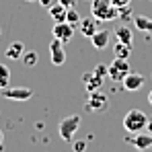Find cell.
<instances>
[{"label": "cell", "mask_w": 152, "mask_h": 152, "mask_svg": "<svg viewBox=\"0 0 152 152\" xmlns=\"http://www.w3.org/2000/svg\"><path fill=\"white\" fill-rule=\"evenodd\" d=\"M10 86V68L6 64H0V91Z\"/></svg>", "instance_id": "obj_18"}, {"label": "cell", "mask_w": 152, "mask_h": 152, "mask_svg": "<svg viewBox=\"0 0 152 152\" xmlns=\"http://www.w3.org/2000/svg\"><path fill=\"white\" fill-rule=\"evenodd\" d=\"M107 105H109V97L101 93V91H93V93H88V99H86V105H84V109L86 111H95V113H101L107 109Z\"/></svg>", "instance_id": "obj_5"}, {"label": "cell", "mask_w": 152, "mask_h": 152, "mask_svg": "<svg viewBox=\"0 0 152 152\" xmlns=\"http://www.w3.org/2000/svg\"><path fill=\"white\" fill-rule=\"evenodd\" d=\"M148 101L152 103V91H150V93H148Z\"/></svg>", "instance_id": "obj_28"}, {"label": "cell", "mask_w": 152, "mask_h": 152, "mask_svg": "<svg viewBox=\"0 0 152 152\" xmlns=\"http://www.w3.org/2000/svg\"><path fill=\"white\" fill-rule=\"evenodd\" d=\"M134 25L138 27L140 31H146V33H152V19H148V17L136 15V17H134Z\"/></svg>", "instance_id": "obj_17"}, {"label": "cell", "mask_w": 152, "mask_h": 152, "mask_svg": "<svg viewBox=\"0 0 152 152\" xmlns=\"http://www.w3.org/2000/svg\"><path fill=\"white\" fill-rule=\"evenodd\" d=\"M64 45L66 43H62L56 37H53V41L50 43V60H51L53 66H64V62H66V48Z\"/></svg>", "instance_id": "obj_7"}, {"label": "cell", "mask_w": 152, "mask_h": 152, "mask_svg": "<svg viewBox=\"0 0 152 152\" xmlns=\"http://www.w3.org/2000/svg\"><path fill=\"white\" fill-rule=\"evenodd\" d=\"M82 84L86 88V93H93V91H99L103 84V76L95 74V72H86L82 74Z\"/></svg>", "instance_id": "obj_11"}, {"label": "cell", "mask_w": 152, "mask_h": 152, "mask_svg": "<svg viewBox=\"0 0 152 152\" xmlns=\"http://www.w3.org/2000/svg\"><path fill=\"white\" fill-rule=\"evenodd\" d=\"M66 21H68L70 25L74 27V29H78L80 21H82V17H80V12L76 10L74 6H72V8H68V12H66Z\"/></svg>", "instance_id": "obj_20"}, {"label": "cell", "mask_w": 152, "mask_h": 152, "mask_svg": "<svg viewBox=\"0 0 152 152\" xmlns=\"http://www.w3.org/2000/svg\"><path fill=\"white\" fill-rule=\"evenodd\" d=\"M23 53H25V45L21 43V41H15V43H10L6 51H4V56L8 58V60H19V58H23Z\"/></svg>", "instance_id": "obj_16"}, {"label": "cell", "mask_w": 152, "mask_h": 152, "mask_svg": "<svg viewBox=\"0 0 152 152\" xmlns=\"http://www.w3.org/2000/svg\"><path fill=\"white\" fill-rule=\"evenodd\" d=\"M109 39H111V33H109L107 29H99V31L91 37V43H93L95 50H107Z\"/></svg>", "instance_id": "obj_12"}, {"label": "cell", "mask_w": 152, "mask_h": 152, "mask_svg": "<svg viewBox=\"0 0 152 152\" xmlns=\"http://www.w3.org/2000/svg\"><path fill=\"white\" fill-rule=\"evenodd\" d=\"M132 72L127 60H121V58H113L111 64H107V76L115 82H124V78Z\"/></svg>", "instance_id": "obj_4"}, {"label": "cell", "mask_w": 152, "mask_h": 152, "mask_svg": "<svg viewBox=\"0 0 152 152\" xmlns=\"http://www.w3.org/2000/svg\"><path fill=\"white\" fill-rule=\"evenodd\" d=\"M113 53H115V58L127 60V58H129V53H132V48L126 45V43H121V41H117V43H115V48H113Z\"/></svg>", "instance_id": "obj_19"}, {"label": "cell", "mask_w": 152, "mask_h": 152, "mask_svg": "<svg viewBox=\"0 0 152 152\" xmlns=\"http://www.w3.org/2000/svg\"><path fill=\"white\" fill-rule=\"evenodd\" d=\"M80 129V115H68L60 121L58 132H60V138L64 142H74L76 132Z\"/></svg>", "instance_id": "obj_3"}, {"label": "cell", "mask_w": 152, "mask_h": 152, "mask_svg": "<svg viewBox=\"0 0 152 152\" xmlns=\"http://www.w3.org/2000/svg\"><path fill=\"white\" fill-rule=\"evenodd\" d=\"M48 10H50V17L53 19V23H64V21H66V12H68V8L62 6L60 2H56V4L50 6Z\"/></svg>", "instance_id": "obj_14"}, {"label": "cell", "mask_w": 152, "mask_h": 152, "mask_svg": "<svg viewBox=\"0 0 152 152\" xmlns=\"http://www.w3.org/2000/svg\"><path fill=\"white\" fill-rule=\"evenodd\" d=\"M144 82H146V78L144 74H140V72H129V74L124 78V88L129 91V93H136V91H140L142 86H144Z\"/></svg>", "instance_id": "obj_9"}, {"label": "cell", "mask_w": 152, "mask_h": 152, "mask_svg": "<svg viewBox=\"0 0 152 152\" xmlns=\"http://www.w3.org/2000/svg\"><path fill=\"white\" fill-rule=\"evenodd\" d=\"M93 72H95V74H99V76H103V78H105V76H107V64H99V66H97V68H95V70H93Z\"/></svg>", "instance_id": "obj_23"}, {"label": "cell", "mask_w": 152, "mask_h": 152, "mask_svg": "<svg viewBox=\"0 0 152 152\" xmlns=\"http://www.w3.org/2000/svg\"><path fill=\"white\" fill-rule=\"evenodd\" d=\"M148 121H150V119L146 117L144 111H140V109H129L126 113V117H124V129L129 132V134H140V132L146 129Z\"/></svg>", "instance_id": "obj_2"}, {"label": "cell", "mask_w": 152, "mask_h": 152, "mask_svg": "<svg viewBox=\"0 0 152 152\" xmlns=\"http://www.w3.org/2000/svg\"><path fill=\"white\" fill-rule=\"evenodd\" d=\"M111 2H113L117 8H124V6H129V2H132V0H111Z\"/></svg>", "instance_id": "obj_24"}, {"label": "cell", "mask_w": 152, "mask_h": 152, "mask_svg": "<svg viewBox=\"0 0 152 152\" xmlns=\"http://www.w3.org/2000/svg\"><path fill=\"white\" fill-rule=\"evenodd\" d=\"M37 2H39V4H41L43 8H50V6H53V4H56L58 0H37Z\"/></svg>", "instance_id": "obj_25"}, {"label": "cell", "mask_w": 152, "mask_h": 152, "mask_svg": "<svg viewBox=\"0 0 152 152\" xmlns=\"http://www.w3.org/2000/svg\"><path fill=\"white\" fill-rule=\"evenodd\" d=\"M58 2H60L62 6H66V8H72V6L76 4V0H58Z\"/></svg>", "instance_id": "obj_26"}, {"label": "cell", "mask_w": 152, "mask_h": 152, "mask_svg": "<svg viewBox=\"0 0 152 152\" xmlns=\"http://www.w3.org/2000/svg\"><path fill=\"white\" fill-rule=\"evenodd\" d=\"M72 150L74 152H84L86 150V142H84V140H76V142H72Z\"/></svg>", "instance_id": "obj_22"}, {"label": "cell", "mask_w": 152, "mask_h": 152, "mask_svg": "<svg viewBox=\"0 0 152 152\" xmlns=\"http://www.w3.org/2000/svg\"><path fill=\"white\" fill-rule=\"evenodd\" d=\"M37 60H39V58H37L35 51H25V53H23V64H25L27 68H35V66H37Z\"/></svg>", "instance_id": "obj_21"}, {"label": "cell", "mask_w": 152, "mask_h": 152, "mask_svg": "<svg viewBox=\"0 0 152 152\" xmlns=\"http://www.w3.org/2000/svg\"><path fill=\"white\" fill-rule=\"evenodd\" d=\"M74 31H76V29L70 25L68 21H64V23H56L53 29H51L53 37H56V39H60L62 43H68V41L74 37Z\"/></svg>", "instance_id": "obj_8"}, {"label": "cell", "mask_w": 152, "mask_h": 152, "mask_svg": "<svg viewBox=\"0 0 152 152\" xmlns=\"http://www.w3.org/2000/svg\"><path fill=\"white\" fill-rule=\"evenodd\" d=\"M2 97L8 99V101H29L33 97V88H27V86H15V88H4L2 91Z\"/></svg>", "instance_id": "obj_6"}, {"label": "cell", "mask_w": 152, "mask_h": 152, "mask_svg": "<svg viewBox=\"0 0 152 152\" xmlns=\"http://www.w3.org/2000/svg\"><path fill=\"white\" fill-rule=\"evenodd\" d=\"M132 142H134L136 148L148 150L152 146V134H142V132H140V134H134V140H132Z\"/></svg>", "instance_id": "obj_15"}, {"label": "cell", "mask_w": 152, "mask_h": 152, "mask_svg": "<svg viewBox=\"0 0 152 152\" xmlns=\"http://www.w3.org/2000/svg\"><path fill=\"white\" fill-rule=\"evenodd\" d=\"M78 29H80V33H82V37H93L97 31H99V25H97V19L95 17H84L82 21H80V25H78Z\"/></svg>", "instance_id": "obj_10"}, {"label": "cell", "mask_w": 152, "mask_h": 152, "mask_svg": "<svg viewBox=\"0 0 152 152\" xmlns=\"http://www.w3.org/2000/svg\"><path fill=\"white\" fill-rule=\"evenodd\" d=\"M91 15L97 19V21H103V23H109V21H115L119 17V8L111 2V0H91Z\"/></svg>", "instance_id": "obj_1"}, {"label": "cell", "mask_w": 152, "mask_h": 152, "mask_svg": "<svg viewBox=\"0 0 152 152\" xmlns=\"http://www.w3.org/2000/svg\"><path fill=\"white\" fill-rule=\"evenodd\" d=\"M27 2H35V0H27Z\"/></svg>", "instance_id": "obj_30"}, {"label": "cell", "mask_w": 152, "mask_h": 152, "mask_svg": "<svg viewBox=\"0 0 152 152\" xmlns=\"http://www.w3.org/2000/svg\"><path fill=\"white\" fill-rule=\"evenodd\" d=\"M115 39L117 41H121V43H126V45H134V33H132V29L126 25H121V27H117L115 29Z\"/></svg>", "instance_id": "obj_13"}, {"label": "cell", "mask_w": 152, "mask_h": 152, "mask_svg": "<svg viewBox=\"0 0 152 152\" xmlns=\"http://www.w3.org/2000/svg\"><path fill=\"white\" fill-rule=\"evenodd\" d=\"M2 142H4V134H2V129H0V148H2Z\"/></svg>", "instance_id": "obj_27"}, {"label": "cell", "mask_w": 152, "mask_h": 152, "mask_svg": "<svg viewBox=\"0 0 152 152\" xmlns=\"http://www.w3.org/2000/svg\"><path fill=\"white\" fill-rule=\"evenodd\" d=\"M148 129H150V132H152V119H150V121H148Z\"/></svg>", "instance_id": "obj_29"}]
</instances>
